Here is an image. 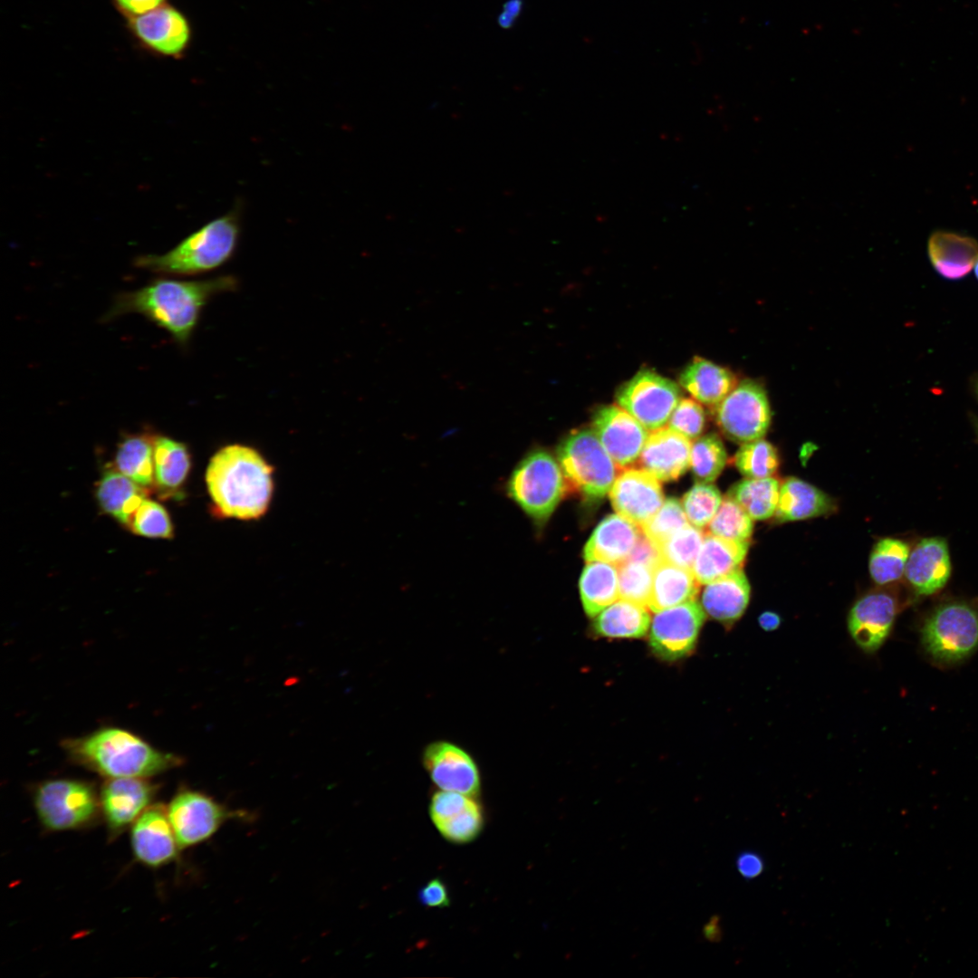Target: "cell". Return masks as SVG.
<instances>
[{
    "label": "cell",
    "instance_id": "obj_1",
    "mask_svg": "<svg viewBox=\"0 0 978 978\" xmlns=\"http://www.w3.org/2000/svg\"><path fill=\"white\" fill-rule=\"evenodd\" d=\"M237 283L231 275L201 281L157 279L138 290L118 294L102 321L139 313L186 346L204 306L215 295L235 290Z\"/></svg>",
    "mask_w": 978,
    "mask_h": 978
},
{
    "label": "cell",
    "instance_id": "obj_2",
    "mask_svg": "<svg viewBox=\"0 0 978 978\" xmlns=\"http://www.w3.org/2000/svg\"><path fill=\"white\" fill-rule=\"evenodd\" d=\"M273 470L250 446L235 443L219 448L205 476L214 513L242 521L263 517L273 494Z\"/></svg>",
    "mask_w": 978,
    "mask_h": 978
},
{
    "label": "cell",
    "instance_id": "obj_3",
    "mask_svg": "<svg viewBox=\"0 0 978 978\" xmlns=\"http://www.w3.org/2000/svg\"><path fill=\"white\" fill-rule=\"evenodd\" d=\"M63 746L73 761L107 778H149L182 762L179 756L160 752L136 734L115 727L66 740Z\"/></svg>",
    "mask_w": 978,
    "mask_h": 978
},
{
    "label": "cell",
    "instance_id": "obj_4",
    "mask_svg": "<svg viewBox=\"0 0 978 978\" xmlns=\"http://www.w3.org/2000/svg\"><path fill=\"white\" fill-rule=\"evenodd\" d=\"M241 234V208L208 222L163 254L137 257V267L160 274L193 275L215 270L235 254Z\"/></svg>",
    "mask_w": 978,
    "mask_h": 978
},
{
    "label": "cell",
    "instance_id": "obj_5",
    "mask_svg": "<svg viewBox=\"0 0 978 978\" xmlns=\"http://www.w3.org/2000/svg\"><path fill=\"white\" fill-rule=\"evenodd\" d=\"M567 493L597 502L609 492L619 469L592 429H577L558 447Z\"/></svg>",
    "mask_w": 978,
    "mask_h": 978
},
{
    "label": "cell",
    "instance_id": "obj_6",
    "mask_svg": "<svg viewBox=\"0 0 978 978\" xmlns=\"http://www.w3.org/2000/svg\"><path fill=\"white\" fill-rule=\"evenodd\" d=\"M507 494L537 525H543L567 494L560 465L544 449L531 451L509 476Z\"/></svg>",
    "mask_w": 978,
    "mask_h": 978
},
{
    "label": "cell",
    "instance_id": "obj_7",
    "mask_svg": "<svg viewBox=\"0 0 978 978\" xmlns=\"http://www.w3.org/2000/svg\"><path fill=\"white\" fill-rule=\"evenodd\" d=\"M921 640L925 652L939 664H955L978 647V607L954 599L936 606L925 619Z\"/></svg>",
    "mask_w": 978,
    "mask_h": 978
},
{
    "label": "cell",
    "instance_id": "obj_8",
    "mask_svg": "<svg viewBox=\"0 0 978 978\" xmlns=\"http://www.w3.org/2000/svg\"><path fill=\"white\" fill-rule=\"evenodd\" d=\"M36 815L50 831L87 828L101 815L100 799L90 783L54 779L40 783L34 793Z\"/></svg>",
    "mask_w": 978,
    "mask_h": 978
},
{
    "label": "cell",
    "instance_id": "obj_9",
    "mask_svg": "<svg viewBox=\"0 0 978 978\" xmlns=\"http://www.w3.org/2000/svg\"><path fill=\"white\" fill-rule=\"evenodd\" d=\"M167 812L179 849L206 841L228 820L250 818L246 811L230 810L190 789L179 791L168 804Z\"/></svg>",
    "mask_w": 978,
    "mask_h": 978
},
{
    "label": "cell",
    "instance_id": "obj_10",
    "mask_svg": "<svg viewBox=\"0 0 978 978\" xmlns=\"http://www.w3.org/2000/svg\"><path fill=\"white\" fill-rule=\"evenodd\" d=\"M680 399L676 382L648 369L637 372L616 393L618 405L648 431L664 427Z\"/></svg>",
    "mask_w": 978,
    "mask_h": 978
},
{
    "label": "cell",
    "instance_id": "obj_11",
    "mask_svg": "<svg viewBox=\"0 0 978 978\" xmlns=\"http://www.w3.org/2000/svg\"><path fill=\"white\" fill-rule=\"evenodd\" d=\"M722 433L736 443L761 439L771 423V409L763 388L749 379L739 384L715 407Z\"/></svg>",
    "mask_w": 978,
    "mask_h": 978
},
{
    "label": "cell",
    "instance_id": "obj_12",
    "mask_svg": "<svg viewBox=\"0 0 978 978\" xmlns=\"http://www.w3.org/2000/svg\"><path fill=\"white\" fill-rule=\"evenodd\" d=\"M705 619L696 599L656 612L649 632L651 648L666 660L686 656L694 649Z\"/></svg>",
    "mask_w": 978,
    "mask_h": 978
},
{
    "label": "cell",
    "instance_id": "obj_13",
    "mask_svg": "<svg viewBox=\"0 0 978 978\" xmlns=\"http://www.w3.org/2000/svg\"><path fill=\"white\" fill-rule=\"evenodd\" d=\"M157 787L148 778H107L99 795L101 816L115 839L151 805Z\"/></svg>",
    "mask_w": 978,
    "mask_h": 978
},
{
    "label": "cell",
    "instance_id": "obj_14",
    "mask_svg": "<svg viewBox=\"0 0 978 978\" xmlns=\"http://www.w3.org/2000/svg\"><path fill=\"white\" fill-rule=\"evenodd\" d=\"M592 431L620 470L639 458L648 436L634 417L618 405L599 408L592 417Z\"/></svg>",
    "mask_w": 978,
    "mask_h": 978
},
{
    "label": "cell",
    "instance_id": "obj_15",
    "mask_svg": "<svg viewBox=\"0 0 978 978\" xmlns=\"http://www.w3.org/2000/svg\"><path fill=\"white\" fill-rule=\"evenodd\" d=\"M899 609L891 591L878 589L861 596L852 606L848 618L850 636L866 652L877 650L885 642Z\"/></svg>",
    "mask_w": 978,
    "mask_h": 978
},
{
    "label": "cell",
    "instance_id": "obj_16",
    "mask_svg": "<svg viewBox=\"0 0 978 978\" xmlns=\"http://www.w3.org/2000/svg\"><path fill=\"white\" fill-rule=\"evenodd\" d=\"M609 493L616 513L639 527L647 523L664 503L659 480L645 469H623Z\"/></svg>",
    "mask_w": 978,
    "mask_h": 978
},
{
    "label": "cell",
    "instance_id": "obj_17",
    "mask_svg": "<svg viewBox=\"0 0 978 978\" xmlns=\"http://www.w3.org/2000/svg\"><path fill=\"white\" fill-rule=\"evenodd\" d=\"M423 764L432 781L443 791L475 797L480 791L478 767L471 755L461 747L444 741L427 745Z\"/></svg>",
    "mask_w": 978,
    "mask_h": 978
},
{
    "label": "cell",
    "instance_id": "obj_18",
    "mask_svg": "<svg viewBox=\"0 0 978 978\" xmlns=\"http://www.w3.org/2000/svg\"><path fill=\"white\" fill-rule=\"evenodd\" d=\"M130 844L136 859L149 868L173 861L178 845L170 825L167 806L149 805L131 826Z\"/></svg>",
    "mask_w": 978,
    "mask_h": 978
},
{
    "label": "cell",
    "instance_id": "obj_19",
    "mask_svg": "<svg viewBox=\"0 0 978 978\" xmlns=\"http://www.w3.org/2000/svg\"><path fill=\"white\" fill-rule=\"evenodd\" d=\"M429 814L441 835L455 843L474 840L484 825L479 803L472 796L456 791L441 790L435 792L430 801Z\"/></svg>",
    "mask_w": 978,
    "mask_h": 978
},
{
    "label": "cell",
    "instance_id": "obj_20",
    "mask_svg": "<svg viewBox=\"0 0 978 978\" xmlns=\"http://www.w3.org/2000/svg\"><path fill=\"white\" fill-rule=\"evenodd\" d=\"M952 563L947 541L944 537L922 538L910 550L905 578L918 596H930L947 584Z\"/></svg>",
    "mask_w": 978,
    "mask_h": 978
},
{
    "label": "cell",
    "instance_id": "obj_21",
    "mask_svg": "<svg viewBox=\"0 0 978 978\" xmlns=\"http://www.w3.org/2000/svg\"><path fill=\"white\" fill-rule=\"evenodd\" d=\"M691 447L689 438L664 427L648 435L638 464L659 481H674L690 467Z\"/></svg>",
    "mask_w": 978,
    "mask_h": 978
},
{
    "label": "cell",
    "instance_id": "obj_22",
    "mask_svg": "<svg viewBox=\"0 0 978 978\" xmlns=\"http://www.w3.org/2000/svg\"><path fill=\"white\" fill-rule=\"evenodd\" d=\"M132 28L137 36L154 51L166 55L181 53L190 39V28L185 16L170 6H159L136 15Z\"/></svg>",
    "mask_w": 978,
    "mask_h": 978
},
{
    "label": "cell",
    "instance_id": "obj_23",
    "mask_svg": "<svg viewBox=\"0 0 978 978\" xmlns=\"http://www.w3.org/2000/svg\"><path fill=\"white\" fill-rule=\"evenodd\" d=\"M642 534L639 526L618 514L606 516L588 540L583 558L619 565L625 561Z\"/></svg>",
    "mask_w": 978,
    "mask_h": 978
},
{
    "label": "cell",
    "instance_id": "obj_24",
    "mask_svg": "<svg viewBox=\"0 0 978 978\" xmlns=\"http://www.w3.org/2000/svg\"><path fill=\"white\" fill-rule=\"evenodd\" d=\"M187 445L166 436H154V485L161 498H180L191 468Z\"/></svg>",
    "mask_w": 978,
    "mask_h": 978
},
{
    "label": "cell",
    "instance_id": "obj_25",
    "mask_svg": "<svg viewBox=\"0 0 978 978\" xmlns=\"http://www.w3.org/2000/svg\"><path fill=\"white\" fill-rule=\"evenodd\" d=\"M750 594V583L740 569L706 584L702 592L701 605L712 618L732 624L744 613Z\"/></svg>",
    "mask_w": 978,
    "mask_h": 978
},
{
    "label": "cell",
    "instance_id": "obj_26",
    "mask_svg": "<svg viewBox=\"0 0 978 978\" xmlns=\"http://www.w3.org/2000/svg\"><path fill=\"white\" fill-rule=\"evenodd\" d=\"M749 541L731 540L707 533L692 567L700 584H708L740 570L749 550Z\"/></svg>",
    "mask_w": 978,
    "mask_h": 978
},
{
    "label": "cell",
    "instance_id": "obj_27",
    "mask_svg": "<svg viewBox=\"0 0 978 978\" xmlns=\"http://www.w3.org/2000/svg\"><path fill=\"white\" fill-rule=\"evenodd\" d=\"M148 492L109 465L96 485L95 496L103 513L128 528Z\"/></svg>",
    "mask_w": 978,
    "mask_h": 978
},
{
    "label": "cell",
    "instance_id": "obj_28",
    "mask_svg": "<svg viewBox=\"0 0 978 978\" xmlns=\"http://www.w3.org/2000/svg\"><path fill=\"white\" fill-rule=\"evenodd\" d=\"M679 384L700 404L715 408L738 383L729 369L695 357L681 372Z\"/></svg>",
    "mask_w": 978,
    "mask_h": 978
},
{
    "label": "cell",
    "instance_id": "obj_29",
    "mask_svg": "<svg viewBox=\"0 0 978 978\" xmlns=\"http://www.w3.org/2000/svg\"><path fill=\"white\" fill-rule=\"evenodd\" d=\"M927 250L935 271L946 279L957 280L973 268L978 243L969 236L938 231L929 237Z\"/></svg>",
    "mask_w": 978,
    "mask_h": 978
},
{
    "label": "cell",
    "instance_id": "obj_30",
    "mask_svg": "<svg viewBox=\"0 0 978 978\" xmlns=\"http://www.w3.org/2000/svg\"><path fill=\"white\" fill-rule=\"evenodd\" d=\"M699 586L691 569L661 561L654 570L647 608L656 613L696 599Z\"/></svg>",
    "mask_w": 978,
    "mask_h": 978
},
{
    "label": "cell",
    "instance_id": "obj_31",
    "mask_svg": "<svg viewBox=\"0 0 978 978\" xmlns=\"http://www.w3.org/2000/svg\"><path fill=\"white\" fill-rule=\"evenodd\" d=\"M832 500L814 485L796 477H789L780 485L775 512L779 522H793L829 513Z\"/></svg>",
    "mask_w": 978,
    "mask_h": 978
},
{
    "label": "cell",
    "instance_id": "obj_32",
    "mask_svg": "<svg viewBox=\"0 0 978 978\" xmlns=\"http://www.w3.org/2000/svg\"><path fill=\"white\" fill-rule=\"evenodd\" d=\"M154 436L148 433L125 436L114 461L117 470L149 491L154 485Z\"/></svg>",
    "mask_w": 978,
    "mask_h": 978
},
{
    "label": "cell",
    "instance_id": "obj_33",
    "mask_svg": "<svg viewBox=\"0 0 978 978\" xmlns=\"http://www.w3.org/2000/svg\"><path fill=\"white\" fill-rule=\"evenodd\" d=\"M580 599L586 614L595 618L619 599L618 567L602 561H590L580 579Z\"/></svg>",
    "mask_w": 978,
    "mask_h": 978
},
{
    "label": "cell",
    "instance_id": "obj_34",
    "mask_svg": "<svg viewBox=\"0 0 978 978\" xmlns=\"http://www.w3.org/2000/svg\"><path fill=\"white\" fill-rule=\"evenodd\" d=\"M650 625L647 607L619 599L595 617L596 633L607 638H638Z\"/></svg>",
    "mask_w": 978,
    "mask_h": 978
},
{
    "label": "cell",
    "instance_id": "obj_35",
    "mask_svg": "<svg viewBox=\"0 0 978 978\" xmlns=\"http://www.w3.org/2000/svg\"><path fill=\"white\" fill-rule=\"evenodd\" d=\"M779 493V481L771 476L745 478L735 484L727 495L738 503L753 520L762 521L775 514Z\"/></svg>",
    "mask_w": 978,
    "mask_h": 978
},
{
    "label": "cell",
    "instance_id": "obj_36",
    "mask_svg": "<svg viewBox=\"0 0 978 978\" xmlns=\"http://www.w3.org/2000/svg\"><path fill=\"white\" fill-rule=\"evenodd\" d=\"M910 553L908 543L901 539L887 537L873 547L868 562L873 581L880 586L899 580L905 573Z\"/></svg>",
    "mask_w": 978,
    "mask_h": 978
},
{
    "label": "cell",
    "instance_id": "obj_37",
    "mask_svg": "<svg viewBox=\"0 0 978 978\" xmlns=\"http://www.w3.org/2000/svg\"><path fill=\"white\" fill-rule=\"evenodd\" d=\"M726 461L725 447L716 434L699 436L692 444L690 468L697 482H714L723 471Z\"/></svg>",
    "mask_w": 978,
    "mask_h": 978
},
{
    "label": "cell",
    "instance_id": "obj_38",
    "mask_svg": "<svg viewBox=\"0 0 978 978\" xmlns=\"http://www.w3.org/2000/svg\"><path fill=\"white\" fill-rule=\"evenodd\" d=\"M734 462L745 478H765L777 472L780 458L776 448L761 438L742 444Z\"/></svg>",
    "mask_w": 978,
    "mask_h": 978
},
{
    "label": "cell",
    "instance_id": "obj_39",
    "mask_svg": "<svg viewBox=\"0 0 978 978\" xmlns=\"http://www.w3.org/2000/svg\"><path fill=\"white\" fill-rule=\"evenodd\" d=\"M753 530V519L733 498L726 495L712 521L709 533L739 541H748Z\"/></svg>",
    "mask_w": 978,
    "mask_h": 978
},
{
    "label": "cell",
    "instance_id": "obj_40",
    "mask_svg": "<svg viewBox=\"0 0 978 978\" xmlns=\"http://www.w3.org/2000/svg\"><path fill=\"white\" fill-rule=\"evenodd\" d=\"M617 567L619 599L647 607L655 569L631 561H625Z\"/></svg>",
    "mask_w": 978,
    "mask_h": 978
},
{
    "label": "cell",
    "instance_id": "obj_41",
    "mask_svg": "<svg viewBox=\"0 0 978 978\" xmlns=\"http://www.w3.org/2000/svg\"><path fill=\"white\" fill-rule=\"evenodd\" d=\"M722 501V495L714 484L697 482L684 495L682 506L688 522L702 529L712 521Z\"/></svg>",
    "mask_w": 978,
    "mask_h": 978
},
{
    "label": "cell",
    "instance_id": "obj_42",
    "mask_svg": "<svg viewBox=\"0 0 978 978\" xmlns=\"http://www.w3.org/2000/svg\"><path fill=\"white\" fill-rule=\"evenodd\" d=\"M704 538L701 528L687 524L660 546L662 561L692 570Z\"/></svg>",
    "mask_w": 978,
    "mask_h": 978
},
{
    "label": "cell",
    "instance_id": "obj_43",
    "mask_svg": "<svg viewBox=\"0 0 978 978\" xmlns=\"http://www.w3.org/2000/svg\"><path fill=\"white\" fill-rule=\"evenodd\" d=\"M687 522L682 503L676 498H668L640 529L658 550L672 535L689 524Z\"/></svg>",
    "mask_w": 978,
    "mask_h": 978
},
{
    "label": "cell",
    "instance_id": "obj_44",
    "mask_svg": "<svg viewBox=\"0 0 978 978\" xmlns=\"http://www.w3.org/2000/svg\"><path fill=\"white\" fill-rule=\"evenodd\" d=\"M128 528L135 534L171 539L174 527L168 511L158 502L148 499L141 502L133 514Z\"/></svg>",
    "mask_w": 978,
    "mask_h": 978
},
{
    "label": "cell",
    "instance_id": "obj_45",
    "mask_svg": "<svg viewBox=\"0 0 978 978\" xmlns=\"http://www.w3.org/2000/svg\"><path fill=\"white\" fill-rule=\"evenodd\" d=\"M705 426V414L701 404L694 398H681L667 423V427L690 440L696 439Z\"/></svg>",
    "mask_w": 978,
    "mask_h": 978
},
{
    "label": "cell",
    "instance_id": "obj_46",
    "mask_svg": "<svg viewBox=\"0 0 978 978\" xmlns=\"http://www.w3.org/2000/svg\"><path fill=\"white\" fill-rule=\"evenodd\" d=\"M735 867L740 876L745 880L760 877L765 869V861L761 854L753 850L740 852L735 858Z\"/></svg>",
    "mask_w": 978,
    "mask_h": 978
},
{
    "label": "cell",
    "instance_id": "obj_47",
    "mask_svg": "<svg viewBox=\"0 0 978 978\" xmlns=\"http://www.w3.org/2000/svg\"><path fill=\"white\" fill-rule=\"evenodd\" d=\"M419 898L423 905L431 907H444L449 905L447 889L437 878L432 879L421 888Z\"/></svg>",
    "mask_w": 978,
    "mask_h": 978
},
{
    "label": "cell",
    "instance_id": "obj_48",
    "mask_svg": "<svg viewBox=\"0 0 978 978\" xmlns=\"http://www.w3.org/2000/svg\"><path fill=\"white\" fill-rule=\"evenodd\" d=\"M116 2L124 11L136 16L161 6L164 0H116Z\"/></svg>",
    "mask_w": 978,
    "mask_h": 978
},
{
    "label": "cell",
    "instance_id": "obj_49",
    "mask_svg": "<svg viewBox=\"0 0 978 978\" xmlns=\"http://www.w3.org/2000/svg\"><path fill=\"white\" fill-rule=\"evenodd\" d=\"M522 5V0H508L503 6V11L499 15V24L503 28L511 27L521 13Z\"/></svg>",
    "mask_w": 978,
    "mask_h": 978
},
{
    "label": "cell",
    "instance_id": "obj_50",
    "mask_svg": "<svg viewBox=\"0 0 978 978\" xmlns=\"http://www.w3.org/2000/svg\"><path fill=\"white\" fill-rule=\"evenodd\" d=\"M704 936L710 942H718L723 936V931L720 925V918L718 916H714L705 925L703 929Z\"/></svg>",
    "mask_w": 978,
    "mask_h": 978
},
{
    "label": "cell",
    "instance_id": "obj_51",
    "mask_svg": "<svg viewBox=\"0 0 978 978\" xmlns=\"http://www.w3.org/2000/svg\"><path fill=\"white\" fill-rule=\"evenodd\" d=\"M758 623L763 630L772 631L780 627L781 618L779 614L767 610L759 615Z\"/></svg>",
    "mask_w": 978,
    "mask_h": 978
},
{
    "label": "cell",
    "instance_id": "obj_52",
    "mask_svg": "<svg viewBox=\"0 0 978 978\" xmlns=\"http://www.w3.org/2000/svg\"><path fill=\"white\" fill-rule=\"evenodd\" d=\"M973 270H974V274H975V276H976V278L978 280V255L976 257V260H975V263H974V265H973Z\"/></svg>",
    "mask_w": 978,
    "mask_h": 978
},
{
    "label": "cell",
    "instance_id": "obj_53",
    "mask_svg": "<svg viewBox=\"0 0 978 978\" xmlns=\"http://www.w3.org/2000/svg\"><path fill=\"white\" fill-rule=\"evenodd\" d=\"M974 391H975L977 398H978V378H977V379H976V381L974 383Z\"/></svg>",
    "mask_w": 978,
    "mask_h": 978
}]
</instances>
